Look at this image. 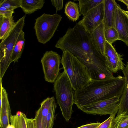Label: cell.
<instances>
[{
  "label": "cell",
  "instance_id": "e575fe53",
  "mask_svg": "<svg viewBox=\"0 0 128 128\" xmlns=\"http://www.w3.org/2000/svg\"><path fill=\"white\" fill-rule=\"evenodd\" d=\"M21 112L20 111H18L17 112L16 114L18 116H20V115Z\"/></svg>",
  "mask_w": 128,
  "mask_h": 128
},
{
  "label": "cell",
  "instance_id": "9a60e30c",
  "mask_svg": "<svg viewBox=\"0 0 128 128\" xmlns=\"http://www.w3.org/2000/svg\"><path fill=\"white\" fill-rule=\"evenodd\" d=\"M21 0H1L0 2V16L7 17L12 15L14 10L21 8Z\"/></svg>",
  "mask_w": 128,
  "mask_h": 128
},
{
  "label": "cell",
  "instance_id": "d4e9b609",
  "mask_svg": "<svg viewBox=\"0 0 128 128\" xmlns=\"http://www.w3.org/2000/svg\"><path fill=\"white\" fill-rule=\"evenodd\" d=\"M56 106V104L55 100L52 105L46 116L45 128H53L54 124L55 112Z\"/></svg>",
  "mask_w": 128,
  "mask_h": 128
},
{
  "label": "cell",
  "instance_id": "d6986e66",
  "mask_svg": "<svg viewBox=\"0 0 128 128\" xmlns=\"http://www.w3.org/2000/svg\"><path fill=\"white\" fill-rule=\"evenodd\" d=\"M78 4L69 1L65 6L64 13L70 20L74 22L78 19L81 14L79 10Z\"/></svg>",
  "mask_w": 128,
  "mask_h": 128
},
{
  "label": "cell",
  "instance_id": "7a4b0ae2",
  "mask_svg": "<svg viewBox=\"0 0 128 128\" xmlns=\"http://www.w3.org/2000/svg\"><path fill=\"white\" fill-rule=\"evenodd\" d=\"M125 83L124 77L105 78L92 81L84 87L74 91V104L80 109L92 103L121 96Z\"/></svg>",
  "mask_w": 128,
  "mask_h": 128
},
{
  "label": "cell",
  "instance_id": "6da1fadb",
  "mask_svg": "<svg viewBox=\"0 0 128 128\" xmlns=\"http://www.w3.org/2000/svg\"><path fill=\"white\" fill-rule=\"evenodd\" d=\"M55 46L62 51H68L81 61L92 80L112 76L106 66L104 56L94 44L90 34L79 24H76L72 28H69Z\"/></svg>",
  "mask_w": 128,
  "mask_h": 128
},
{
  "label": "cell",
  "instance_id": "f1b7e54d",
  "mask_svg": "<svg viewBox=\"0 0 128 128\" xmlns=\"http://www.w3.org/2000/svg\"><path fill=\"white\" fill-rule=\"evenodd\" d=\"M52 5L56 8V12L62 10L63 8V0H51Z\"/></svg>",
  "mask_w": 128,
  "mask_h": 128
},
{
  "label": "cell",
  "instance_id": "8992f818",
  "mask_svg": "<svg viewBox=\"0 0 128 128\" xmlns=\"http://www.w3.org/2000/svg\"><path fill=\"white\" fill-rule=\"evenodd\" d=\"M62 19L60 14L44 13L35 20L34 28L38 42L45 44L53 36Z\"/></svg>",
  "mask_w": 128,
  "mask_h": 128
},
{
  "label": "cell",
  "instance_id": "83f0119b",
  "mask_svg": "<svg viewBox=\"0 0 128 128\" xmlns=\"http://www.w3.org/2000/svg\"><path fill=\"white\" fill-rule=\"evenodd\" d=\"M34 118L36 120V128H44L42 120L41 112L39 108L36 112Z\"/></svg>",
  "mask_w": 128,
  "mask_h": 128
},
{
  "label": "cell",
  "instance_id": "277c9868",
  "mask_svg": "<svg viewBox=\"0 0 128 128\" xmlns=\"http://www.w3.org/2000/svg\"><path fill=\"white\" fill-rule=\"evenodd\" d=\"M54 89L62 115L65 120L68 122L73 112L74 91L64 71L59 73L54 82Z\"/></svg>",
  "mask_w": 128,
  "mask_h": 128
},
{
  "label": "cell",
  "instance_id": "d590c367",
  "mask_svg": "<svg viewBox=\"0 0 128 128\" xmlns=\"http://www.w3.org/2000/svg\"></svg>",
  "mask_w": 128,
  "mask_h": 128
},
{
  "label": "cell",
  "instance_id": "4316f807",
  "mask_svg": "<svg viewBox=\"0 0 128 128\" xmlns=\"http://www.w3.org/2000/svg\"><path fill=\"white\" fill-rule=\"evenodd\" d=\"M115 116L114 115H110L108 119L100 123L97 128H114Z\"/></svg>",
  "mask_w": 128,
  "mask_h": 128
},
{
  "label": "cell",
  "instance_id": "f546056e",
  "mask_svg": "<svg viewBox=\"0 0 128 128\" xmlns=\"http://www.w3.org/2000/svg\"><path fill=\"white\" fill-rule=\"evenodd\" d=\"M26 122L27 128H36V120L34 118V119L27 118Z\"/></svg>",
  "mask_w": 128,
  "mask_h": 128
},
{
  "label": "cell",
  "instance_id": "e0dca14e",
  "mask_svg": "<svg viewBox=\"0 0 128 128\" xmlns=\"http://www.w3.org/2000/svg\"><path fill=\"white\" fill-rule=\"evenodd\" d=\"M44 0H21V8L26 14H30L41 9Z\"/></svg>",
  "mask_w": 128,
  "mask_h": 128
},
{
  "label": "cell",
  "instance_id": "4dcf8cb0",
  "mask_svg": "<svg viewBox=\"0 0 128 128\" xmlns=\"http://www.w3.org/2000/svg\"><path fill=\"white\" fill-rule=\"evenodd\" d=\"M99 122L90 123L83 125L76 128H96L98 127L100 124Z\"/></svg>",
  "mask_w": 128,
  "mask_h": 128
},
{
  "label": "cell",
  "instance_id": "1f68e13d",
  "mask_svg": "<svg viewBox=\"0 0 128 128\" xmlns=\"http://www.w3.org/2000/svg\"><path fill=\"white\" fill-rule=\"evenodd\" d=\"M118 1L121 2L125 4L127 7V9H128V0H118Z\"/></svg>",
  "mask_w": 128,
  "mask_h": 128
},
{
  "label": "cell",
  "instance_id": "ac0fdd59",
  "mask_svg": "<svg viewBox=\"0 0 128 128\" xmlns=\"http://www.w3.org/2000/svg\"><path fill=\"white\" fill-rule=\"evenodd\" d=\"M24 33L22 30L14 46L12 56V62H18L22 56L24 48Z\"/></svg>",
  "mask_w": 128,
  "mask_h": 128
},
{
  "label": "cell",
  "instance_id": "3957f363",
  "mask_svg": "<svg viewBox=\"0 0 128 128\" xmlns=\"http://www.w3.org/2000/svg\"><path fill=\"white\" fill-rule=\"evenodd\" d=\"M62 52L61 63L74 90L82 88L92 82L93 80L84 64L68 51Z\"/></svg>",
  "mask_w": 128,
  "mask_h": 128
},
{
  "label": "cell",
  "instance_id": "8fae6325",
  "mask_svg": "<svg viewBox=\"0 0 128 128\" xmlns=\"http://www.w3.org/2000/svg\"><path fill=\"white\" fill-rule=\"evenodd\" d=\"M122 10L117 4L116 10L115 28L118 34V40L122 41L128 46V18Z\"/></svg>",
  "mask_w": 128,
  "mask_h": 128
},
{
  "label": "cell",
  "instance_id": "2e32d148",
  "mask_svg": "<svg viewBox=\"0 0 128 128\" xmlns=\"http://www.w3.org/2000/svg\"><path fill=\"white\" fill-rule=\"evenodd\" d=\"M12 15L5 17L0 16V39L2 40L10 33L15 26L16 22H14Z\"/></svg>",
  "mask_w": 128,
  "mask_h": 128
},
{
  "label": "cell",
  "instance_id": "44dd1931",
  "mask_svg": "<svg viewBox=\"0 0 128 128\" xmlns=\"http://www.w3.org/2000/svg\"><path fill=\"white\" fill-rule=\"evenodd\" d=\"M122 55L118 54L112 44L106 41L105 43L104 56H106L117 62L122 67H124L125 64L122 62Z\"/></svg>",
  "mask_w": 128,
  "mask_h": 128
},
{
  "label": "cell",
  "instance_id": "836d02e7",
  "mask_svg": "<svg viewBox=\"0 0 128 128\" xmlns=\"http://www.w3.org/2000/svg\"><path fill=\"white\" fill-rule=\"evenodd\" d=\"M6 128H15L14 126L11 124H9Z\"/></svg>",
  "mask_w": 128,
  "mask_h": 128
},
{
  "label": "cell",
  "instance_id": "5b68a950",
  "mask_svg": "<svg viewBox=\"0 0 128 128\" xmlns=\"http://www.w3.org/2000/svg\"><path fill=\"white\" fill-rule=\"evenodd\" d=\"M26 15L18 20L9 34L0 44V78L3 77L12 62V56L17 40L25 24Z\"/></svg>",
  "mask_w": 128,
  "mask_h": 128
},
{
  "label": "cell",
  "instance_id": "ffe728a7",
  "mask_svg": "<svg viewBox=\"0 0 128 128\" xmlns=\"http://www.w3.org/2000/svg\"><path fill=\"white\" fill-rule=\"evenodd\" d=\"M104 0H79L78 7L81 14L84 16L92 10L102 2Z\"/></svg>",
  "mask_w": 128,
  "mask_h": 128
},
{
  "label": "cell",
  "instance_id": "5bb4252c",
  "mask_svg": "<svg viewBox=\"0 0 128 128\" xmlns=\"http://www.w3.org/2000/svg\"><path fill=\"white\" fill-rule=\"evenodd\" d=\"M104 28L103 20L100 25L90 34L95 47L98 51L104 56L106 41L104 35Z\"/></svg>",
  "mask_w": 128,
  "mask_h": 128
},
{
  "label": "cell",
  "instance_id": "7c38bea8",
  "mask_svg": "<svg viewBox=\"0 0 128 128\" xmlns=\"http://www.w3.org/2000/svg\"><path fill=\"white\" fill-rule=\"evenodd\" d=\"M117 4L114 0H104V22L105 27L115 28V13Z\"/></svg>",
  "mask_w": 128,
  "mask_h": 128
},
{
  "label": "cell",
  "instance_id": "d6a6232c",
  "mask_svg": "<svg viewBox=\"0 0 128 128\" xmlns=\"http://www.w3.org/2000/svg\"><path fill=\"white\" fill-rule=\"evenodd\" d=\"M122 12L128 18V11H126L122 9Z\"/></svg>",
  "mask_w": 128,
  "mask_h": 128
},
{
  "label": "cell",
  "instance_id": "cb8c5ba5",
  "mask_svg": "<svg viewBox=\"0 0 128 128\" xmlns=\"http://www.w3.org/2000/svg\"><path fill=\"white\" fill-rule=\"evenodd\" d=\"M104 35L106 41L112 44L119 40L118 33L115 28L105 27Z\"/></svg>",
  "mask_w": 128,
  "mask_h": 128
},
{
  "label": "cell",
  "instance_id": "603a6c76",
  "mask_svg": "<svg viewBox=\"0 0 128 128\" xmlns=\"http://www.w3.org/2000/svg\"><path fill=\"white\" fill-rule=\"evenodd\" d=\"M26 115L21 112L20 116L12 115L10 118V124L14 125L15 128H27Z\"/></svg>",
  "mask_w": 128,
  "mask_h": 128
},
{
  "label": "cell",
  "instance_id": "9c48e42d",
  "mask_svg": "<svg viewBox=\"0 0 128 128\" xmlns=\"http://www.w3.org/2000/svg\"><path fill=\"white\" fill-rule=\"evenodd\" d=\"M104 16V1L88 12L78 23L90 34L102 21Z\"/></svg>",
  "mask_w": 128,
  "mask_h": 128
},
{
  "label": "cell",
  "instance_id": "52a82bcc",
  "mask_svg": "<svg viewBox=\"0 0 128 128\" xmlns=\"http://www.w3.org/2000/svg\"><path fill=\"white\" fill-rule=\"evenodd\" d=\"M120 97L116 96L94 102L85 106L80 109L88 114L116 116L119 108Z\"/></svg>",
  "mask_w": 128,
  "mask_h": 128
},
{
  "label": "cell",
  "instance_id": "7402d4cb",
  "mask_svg": "<svg viewBox=\"0 0 128 128\" xmlns=\"http://www.w3.org/2000/svg\"><path fill=\"white\" fill-rule=\"evenodd\" d=\"M55 100L54 96L48 97L44 100L40 104V106L39 108L41 112L42 120L44 128L45 127L46 116L52 105Z\"/></svg>",
  "mask_w": 128,
  "mask_h": 128
},
{
  "label": "cell",
  "instance_id": "484cf974",
  "mask_svg": "<svg viewBox=\"0 0 128 128\" xmlns=\"http://www.w3.org/2000/svg\"><path fill=\"white\" fill-rule=\"evenodd\" d=\"M114 121V128H128V115H117Z\"/></svg>",
  "mask_w": 128,
  "mask_h": 128
},
{
  "label": "cell",
  "instance_id": "30bf717a",
  "mask_svg": "<svg viewBox=\"0 0 128 128\" xmlns=\"http://www.w3.org/2000/svg\"><path fill=\"white\" fill-rule=\"evenodd\" d=\"M0 127L6 128L10 122L12 115L8 94L2 86V78H0Z\"/></svg>",
  "mask_w": 128,
  "mask_h": 128
},
{
  "label": "cell",
  "instance_id": "4fadbf2b",
  "mask_svg": "<svg viewBox=\"0 0 128 128\" xmlns=\"http://www.w3.org/2000/svg\"><path fill=\"white\" fill-rule=\"evenodd\" d=\"M125 78L123 92L120 98L119 108L117 115H128V62L122 70Z\"/></svg>",
  "mask_w": 128,
  "mask_h": 128
},
{
  "label": "cell",
  "instance_id": "ba28073f",
  "mask_svg": "<svg viewBox=\"0 0 128 128\" xmlns=\"http://www.w3.org/2000/svg\"><path fill=\"white\" fill-rule=\"evenodd\" d=\"M61 59L60 55L52 50L47 51L44 54L41 62L46 81L53 83L56 80L60 73Z\"/></svg>",
  "mask_w": 128,
  "mask_h": 128
}]
</instances>
